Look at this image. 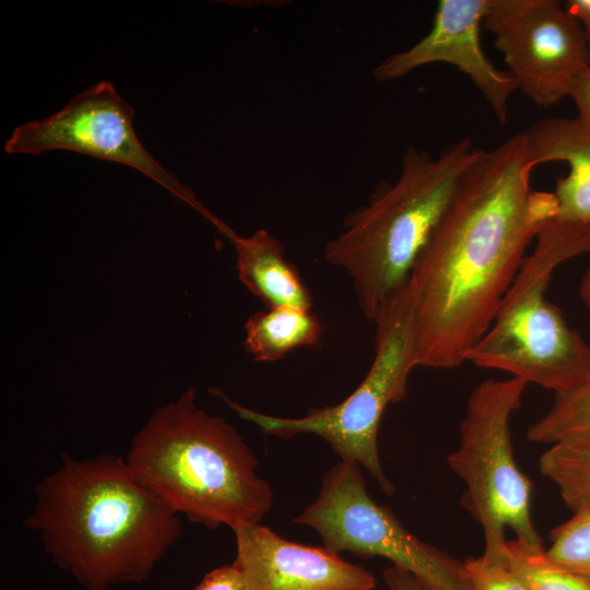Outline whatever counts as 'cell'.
Wrapping results in <instances>:
<instances>
[{
  "mask_svg": "<svg viewBox=\"0 0 590 590\" xmlns=\"http://www.w3.org/2000/svg\"><path fill=\"white\" fill-rule=\"evenodd\" d=\"M249 590H373L374 575L326 546L283 539L260 523L232 528Z\"/></svg>",
  "mask_w": 590,
  "mask_h": 590,
  "instance_id": "7c38bea8",
  "label": "cell"
},
{
  "mask_svg": "<svg viewBox=\"0 0 590 590\" xmlns=\"http://www.w3.org/2000/svg\"><path fill=\"white\" fill-rule=\"evenodd\" d=\"M564 8L580 24L590 55V0H568Z\"/></svg>",
  "mask_w": 590,
  "mask_h": 590,
  "instance_id": "cb8c5ba5",
  "label": "cell"
},
{
  "mask_svg": "<svg viewBox=\"0 0 590 590\" xmlns=\"http://www.w3.org/2000/svg\"><path fill=\"white\" fill-rule=\"evenodd\" d=\"M539 469L574 512L590 509V440L550 446Z\"/></svg>",
  "mask_w": 590,
  "mask_h": 590,
  "instance_id": "e0dca14e",
  "label": "cell"
},
{
  "mask_svg": "<svg viewBox=\"0 0 590 590\" xmlns=\"http://www.w3.org/2000/svg\"><path fill=\"white\" fill-rule=\"evenodd\" d=\"M483 152L469 138L449 144L437 157L409 146L398 178L380 182L327 241L324 259L350 276L368 320L403 291L463 176Z\"/></svg>",
  "mask_w": 590,
  "mask_h": 590,
  "instance_id": "277c9868",
  "label": "cell"
},
{
  "mask_svg": "<svg viewBox=\"0 0 590 590\" xmlns=\"http://www.w3.org/2000/svg\"><path fill=\"white\" fill-rule=\"evenodd\" d=\"M229 239L235 248L238 279L266 308L293 307L311 311L312 297L297 268L288 261L282 241L259 228Z\"/></svg>",
  "mask_w": 590,
  "mask_h": 590,
  "instance_id": "5bb4252c",
  "label": "cell"
},
{
  "mask_svg": "<svg viewBox=\"0 0 590 590\" xmlns=\"http://www.w3.org/2000/svg\"><path fill=\"white\" fill-rule=\"evenodd\" d=\"M546 557L590 580V509L575 511L552 530Z\"/></svg>",
  "mask_w": 590,
  "mask_h": 590,
  "instance_id": "d6986e66",
  "label": "cell"
},
{
  "mask_svg": "<svg viewBox=\"0 0 590 590\" xmlns=\"http://www.w3.org/2000/svg\"><path fill=\"white\" fill-rule=\"evenodd\" d=\"M578 109V118L590 127V66L574 80L569 95Z\"/></svg>",
  "mask_w": 590,
  "mask_h": 590,
  "instance_id": "7402d4cb",
  "label": "cell"
},
{
  "mask_svg": "<svg viewBox=\"0 0 590 590\" xmlns=\"http://www.w3.org/2000/svg\"><path fill=\"white\" fill-rule=\"evenodd\" d=\"M544 551L515 539L507 541L504 555L530 590H590V580L556 565Z\"/></svg>",
  "mask_w": 590,
  "mask_h": 590,
  "instance_id": "ac0fdd59",
  "label": "cell"
},
{
  "mask_svg": "<svg viewBox=\"0 0 590 590\" xmlns=\"http://www.w3.org/2000/svg\"><path fill=\"white\" fill-rule=\"evenodd\" d=\"M482 26L494 35L518 90L539 107L568 96L590 66L583 31L557 0H489Z\"/></svg>",
  "mask_w": 590,
  "mask_h": 590,
  "instance_id": "30bf717a",
  "label": "cell"
},
{
  "mask_svg": "<svg viewBox=\"0 0 590 590\" xmlns=\"http://www.w3.org/2000/svg\"><path fill=\"white\" fill-rule=\"evenodd\" d=\"M375 355L358 387L335 405L309 409L302 417H280L250 410L219 389L220 397L239 418L256 424L264 434L292 438L315 434L324 439L342 461L363 465L380 488L394 487L385 474L378 452V429L386 408L402 401L411 370L417 366L411 311L403 292L373 321Z\"/></svg>",
  "mask_w": 590,
  "mask_h": 590,
  "instance_id": "52a82bcc",
  "label": "cell"
},
{
  "mask_svg": "<svg viewBox=\"0 0 590 590\" xmlns=\"http://www.w3.org/2000/svg\"><path fill=\"white\" fill-rule=\"evenodd\" d=\"M524 133L485 151L463 176L403 288L417 366L451 369L491 327L530 243L557 215L532 190Z\"/></svg>",
  "mask_w": 590,
  "mask_h": 590,
  "instance_id": "6da1fadb",
  "label": "cell"
},
{
  "mask_svg": "<svg viewBox=\"0 0 590 590\" xmlns=\"http://www.w3.org/2000/svg\"><path fill=\"white\" fill-rule=\"evenodd\" d=\"M489 0H440L430 31L411 47L384 59L375 69L379 82L400 79L434 62L455 66L488 103L496 120H508V104L518 90L508 71L497 69L481 45L480 30Z\"/></svg>",
  "mask_w": 590,
  "mask_h": 590,
  "instance_id": "8fae6325",
  "label": "cell"
},
{
  "mask_svg": "<svg viewBox=\"0 0 590 590\" xmlns=\"http://www.w3.org/2000/svg\"><path fill=\"white\" fill-rule=\"evenodd\" d=\"M133 118V107L110 82L102 81L55 114L16 127L4 150L32 155L66 150L123 164L150 177L225 232L227 226L146 151L134 132Z\"/></svg>",
  "mask_w": 590,
  "mask_h": 590,
  "instance_id": "9c48e42d",
  "label": "cell"
},
{
  "mask_svg": "<svg viewBox=\"0 0 590 590\" xmlns=\"http://www.w3.org/2000/svg\"><path fill=\"white\" fill-rule=\"evenodd\" d=\"M293 522L312 528L335 553L389 559L427 590H471L463 562L416 538L389 507L370 498L356 462L331 467L317 498Z\"/></svg>",
  "mask_w": 590,
  "mask_h": 590,
  "instance_id": "ba28073f",
  "label": "cell"
},
{
  "mask_svg": "<svg viewBox=\"0 0 590 590\" xmlns=\"http://www.w3.org/2000/svg\"><path fill=\"white\" fill-rule=\"evenodd\" d=\"M24 526L85 590L144 581L181 534L179 515L108 453H64L37 483Z\"/></svg>",
  "mask_w": 590,
  "mask_h": 590,
  "instance_id": "7a4b0ae2",
  "label": "cell"
},
{
  "mask_svg": "<svg viewBox=\"0 0 590 590\" xmlns=\"http://www.w3.org/2000/svg\"><path fill=\"white\" fill-rule=\"evenodd\" d=\"M534 166L565 162L569 173L556 181V220L590 225V127L578 117H548L523 132Z\"/></svg>",
  "mask_w": 590,
  "mask_h": 590,
  "instance_id": "4fadbf2b",
  "label": "cell"
},
{
  "mask_svg": "<svg viewBox=\"0 0 590 590\" xmlns=\"http://www.w3.org/2000/svg\"><path fill=\"white\" fill-rule=\"evenodd\" d=\"M125 460L178 515L211 530L260 523L272 506L252 449L223 417L197 405L193 388L152 413Z\"/></svg>",
  "mask_w": 590,
  "mask_h": 590,
  "instance_id": "3957f363",
  "label": "cell"
},
{
  "mask_svg": "<svg viewBox=\"0 0 590 590\" xmlns=\"http://www.w3.org/2000/svg\"><path fill=\"white\" fill-rule=\"evenodd\" d=\"M471 590H530L504 560H491L483 554L463 560Z\"/></svg>",
  "mask_w": 590,
  "mask_h": 590,
  "instance_id": "ffe728a7",
  "label": "cell"
},
{
  "mask_svg": "<svg viewBox=\"0 0 590 590\" xmlns=\"http://www.w3.org/2000/svg\"><path fill=\"white\" fill-rule=\"evenodd\" d=\"M530 441L548 444L590 440V378L576 387L555 394L545 415L527 432Z\"/></svg>",
  "mask_w": 590,
  "mask_h": 590,
  "instance_id": "2e32d148",
  "label": "cell"
},
{
  "mask_svg": "<svg viewBox=\"0 0 590 590\" xmlns=\"http://www.w3.org/2000/svg\"><path fill=\"white\" fill-rule=\"evenodd\" d=\"M535 239L491 327L465 362L557 394L590 378V344L568 326L545 292L560 264L590 252V225L554 219Z\"/></svg>",
  "mask_w": 590,
  "mask_h": 590,
  "instance_id": "5b68a950",
  "label": "cell"
},
{
  "mask_svg": "<svg viewBox=\"0 0 590 590\" xmlns=\"http://www.w3.org/2000/svg\"><path fill=\"white\" fill-rule=\"evenodd\" d=\"M245 347L258 362L273 363L298 347L320 343L323 328L311 311L278 307L253 312L245 323Z\"/></svg>",
  "mask_w": 590,
  "mask_h": 590,
  "instance_id": "9a60e30c",
  "label": "cell"
},
{
  "mask_svg": "<svg viewBox=\"0 0 590 590\" xmlns=\"http://www.w3.org/2000/svg\"><path fill=\"white\" fill-rule=\"evenodd\" d=\"M580 296L590 311V266L587 272L583 275L581 286H580Z\"/></svg>",
  "mask_w": 590,
  "mask_h": 590,
  "instance_id": "d4e9b609",
  "label": "cell"
},
{
  "mask_svg": "<svg viewBox=\"0 0 590 590\" xmlns=\"http://www.w3.org/2000/svg\"><path fill=\"white\" fill-rule=\"evenodd\" d=\"M527 385L515 377L477 385L459 427L458 447L447 458L465 485L461 504L481 526L483 555L491 560L505 559L506 529L524 545L544 548L531 516L532 482L516 462L510 435V418Z\"/></svg>",
  "mask_w": 590,
  "mask_h": 590,
  "instance_id": "8992f818",
  "label": "cell"
},
{
  "mask_svg": "<svg viewBox=\"0 0 590 590\" xmlns=\"http://www.w3.org/2000/svg\"><path fill=\"white\" fill-rule=\"evenodd\" d=\"M382 577L389 590H427L412 574L396 566L386 568Z\"/></svg>",
  "mask_w": 590,
  "mask_h": 590,
  "instance_id": "603a6c76",
  "label": "cell"
},
{
  "mask_svg": "<svg viewBox=\"0 0 590 590\" xmlns=\"http://www.w3.org/2000/svg\"><path fill=\"white\" fill-rule=\"evenodd\" d=\"M193 590H249L239 567L233 563L212 569Z\"/></svg>",
  "mask_w": 590,
  "mask_h": 590,
  "instance_id": "44dd1931",
  "label": "cell"
}]
</instances>
